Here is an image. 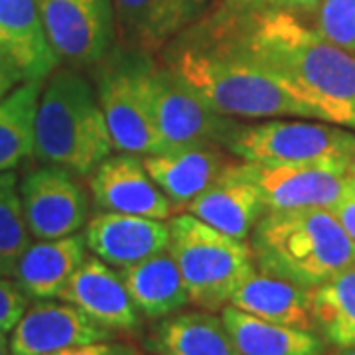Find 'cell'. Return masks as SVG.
Segmentation results:
<instances>
[{
	"mask_svg": "<svg viewBox=\"0 0 355 355\" xmlns=\"http://www.w3.org/2000/svg\"><path fill=\"white\" fill-rule=\"evenodd\" d=\"M178 38L164 53V64L221 114L231 119H318L310 105L257 65L184 34Z\"/></svg>",
	"mask_w": 355,
	"mask_h": 355,
	"instance_id": "obj_2",
	"label": "cell"
},
{
	"mask_svg": "<svg viewBox=\"0 0 355 355\" xmlns=\"http://www.w3.org/2000/svg\"><path fill=\"white\" fill-rule=\"evenodd\" d=\"M113 150L97 91L73 69H55L40 93L34 156L76 176H89Z\"/></svg>",
	"mask_w": 355,
	"mask_h": 355,
	"instance_id": "obj_4",
	"label": "cell"
},
{
	"mask_svg": "<svg viewBox=\"0 0 355 355\" xmlns=\"http://www.w3.org/2000/svg\"><path fill=\"white\" fill-rule=\"evenodd\" d=\"M64 302L77 306L91 320L111 331H132L140 326V312L135 306L119 268L87 257L60 296Z\"/></svg>",
	"mask_w": 355,
	"mask_h": 355,
	"instance_id": "obj_17",
	"label": "cell"
},
{
	"mask_svg": "<svg viewBox=\"0 0 355 355\" xmlns=\"http://www.w3.org/2000/svg\"><path fill=\"white\" fill-rule=\"evenodd\" d=\"M121 275L142 316L162 320L190 304L186 282L168 249L137 265L121 268Z\"/></svg>",
	"mask_w": 355,
	"mask_h": 355,
	"instance_id": "obj_22",
	"label": "cell"
},
{
	"mask_svg": "<svg viewBox=\"0 0 355 355\" xmlns=\"http://www.w3.org/2000/svg\"><path fill=\"white\" fill-rule=\"evenodd\" d=\"M266 211L334 209L355 190L352 166H261L247 162Z\"/></svg>",
	"mask_w": 355,
	"mask_h": 355,
	"instance_id": "obj_11",
	"label": "cell"
},
{
	"mask_svg": "<svg viewBox=\"0 0 355 355\" xmlns=\"http://www.w3.org/2000/svg\"><path fill=\"white\" fill-rule=\"evenodd\" d=\"M331 211L338 217V221L342 223L345 233L352 237V241L355 243V190L342 203H338Z\"/></svg>",
	"mask_w": 355,
	"mask_h": 355,
	"instance_id": "obj_31",
	"label": "cell"
},
{
	"mask_svg": "<svg viewBox=\"0 0 355 355\" xmlns=\"http://www.w3.org/2000/svg\"><path fill=\"white\" fill-rule=\"evenodd\" d=\"M46 36L60 62L99 64L116 36L113 0H36Z\"/></svg>",
	"mask_w": 355,
	"mask_h": 355,
	"instance_id": "obj_9",
	"label": "cell"
},
{
	"mask_svg": "<svg viewBox=\"0 0 355 355\" xmlns=\"http://www.w3.org/2000/svg\"><path fill=\"white\" fill-rule=\"evenodd\" d=\"M58 64L36 0H0V71L16 83H44Z\"/></svg>",
	"mask_w": 355,
	"mask_h": 355,
	"instance_id": "obj_13",
	"label": "cell"
},
{
	"mask_svg": "<svg viewBox=\"0 0 355 355\" xmlns=\"http://www.w3.org/2000/svg\"><path fill=\"white\" fill-rule=\"evenodd\" d=\"M142 81L166 150L182 146H227L235 130L241 127L235 119L221 114L203 101L166 64H156L146 58Z\"/></svg>",
	"mask_w": 355,
	"mask_h": 355,
	"instance_id": "obj_7",
	"label": "cell"
},
{
	"mask_svg": "<svg viewBox=\"0 0 355 355\" xmlns=\"http://www.w3.org/2000/svg\"><path fill=\"white\" fill-rule=\"evenodd\" d=\"M42 81L22 83L0 101V174L34 154V121Z\"/></svg>",
	"mask_w": 355,
	"mask_h": 355,
	"instance_id": "obj_26",
	"label": "cell"
},
{
	"mask_svg": "<svg viewBox=\"0 0 355 355\" xmlns=\"http://www.w3.org/2000/svg\"><path fill=\"white\" fill-rule=\"evenodd\" d=\"M83 237L91 253L121 270L166 251L170 227L162 219L101 211L85 223Z\"/></svg>",
	"mask_w": 355,
	"mask_h": 355,
	"instance_id": "obj_18",
	"label": "cell"
},
{
	"mask_svg": "<svg viewBox=\"0 0 355 355\" xmlns=\"http://www.w3.org/2000/svg\"><path fill=\"white\" fill-rule=\"evenodd\" d=\"M221 312L223 324L241 355H324L326 352L314 330L275 324L233 306H225Z\"/></svg>",
	"mask_w": 355,
	"mask_h": 355,
	"instance_id": "obj_23",
	"label": "cell"
},
{
	"mask_svg": "<svg viewBox=\"0 0 355 355\" xmlns=\"http://www.w3.org/2000/svg\"><path fill=\"white\" fill-rule=\"evenodd\" d=\"M85 237L73 233L60 239H38L20 257L14 280L36 300L58 298L67 280L87 259Z\"/></svg>",
	"mask_w": 355,
	"mask_h": 355,
	"instance_id": "obj_21",
	"label": "cell"
},
{
	"mask_svg": "<svg viewBox=\"0 0 355 355\" xmlns=\"http://www.w3.org/2000/svg\"><path fill=\"white\" fill-rule=\"evenodd\" d=\"M24 207L20 200V182L10 172L0 174V277H14L20 257L32 245Z\"/></svg>",
	"mask_w": 355,
	"mask_h": 355,
	"instance_id": "obj_27",
	"label": "cell"
},
{
	"mask_svg": "<svg viewBox=\"0 0 355 355\" xmlns=\"http://www.w3.org/2000/svg\"><path fill=\"white\" fill-rule=\"evenodd\" d=\"M227 148L245 162L261 166H352L355 132L340 125L266 121L237 128Z\"/></svg>",
	"mask_w": 355,
	"mask_h": 355,
	"instance_id": "obj_6",
	"label": "cell"
},
{
	"mask_svg": "<svg viewBox=\"0 0 355 355\" xmlns=\"http://www.w3.org/2000/svg\"><path fill=\"white\" fill-rule=\"evenodd\" d=\"M259 270L316 288L355 263V243L330 209L266 211L251 231Z\"/></svg>",
	"mask_w": 355,
	"mask_h": 355,
	"instance_id": "obj_3",
	"label": "cell"
},
{
	"mask_svg": "<svg viewBox=\"0 0 355 355\" xmlns=\"http://www.w3.org/2000/svg\"><path fill=\"white\" fill-rule=\"evenodd\" d=\"M116 36L130 51L156 53L211 8V0H113Z\"/></svg>",
	"mask_w": 355,
	"mask_h": 355,
	"instance_id": "obj_15",
	"label": "cell"
},
{
	"mask_svg": "<svg viewBox=\"0 0 355 355\" xmlns=\"http://www.w3.org/2000/svg\"><path fill=\"white\" fill-rule=\"evenodd\" d=\"M53 355H142L130 343L113 342V340H103V342L85 343V345H77V347H69L60 354Z\"/></svg>",
	"mask_w": 355,
	"mask_h": 355,
	"instance_id": "obj_30",
	"label": "cell"
},
{
	"mask_svg": "<svg viewBox=\"0 0 355 355\" xmlns=\"http://www.w3.org/2000/svg\"><path fill=\"white\" fill-rule=\"evenodd\" d=\"M168 227V253L182 272L191 304L207 312L223 310L243 280L257 270L251 245L209 227L191 214L172 217Z\"/></svg>",
	"mask_w": 355,
	"mask_h": 355,
	"instance_id": "obj_5",
	"label": "cell"
},
{
	"mask_svg": "<svg viewBox=\"0 0 355 355\" xmlns=\"http://www.w3.org/2000/svg\"><path fill=\"white\" fill-rule=\"evenodd\" d=\"M312 318L326 342L338 349H354L355 263L312 288Z\"/></svg>",
	"mask_w": 355,
	"mask_h": 355,
	"instance_id": "obj_25",
	"label": "cell"
},
{
	"mask_svg": "<svg viewBox=\"0 0 355 355\" xmlns=\"http://www.w3.org/2000/svg\"><path fill=\"white\" fill-rule=\"evenodd\" d=\"M188 214L229 237L247 241L266 214L263 191L249 176L247 162H229L216 182L186 207Z\"/></svg>",
	"mask_w": 355,
	"mask_h": 355,
	"instance_id": "obj_16",
	"label": "cell"
},
{
	"mask_svg": "<svg viewBox=\"0 0 355 355\" xmlns=\"http://www.w3.org/2000/svg\"><path fill=\"white\" fill-rule=\"evenodd\" d=\"M76 174L42 164L20 180V200L32 237L60 239L79 233L89 221V200Z\"/></svg>",
	"mask_w": 355,
	"mask_h": 355,
	"instance_id": "obj_10",
	"label": "cell"
},
{
	"mask_svg": "<svg viewBox=\"0 0 355 355\" xmlns=\"http://www.w3.org/2000/svg\"><path fill=\"white\" fill-rule=\"evenodd\" d=\"M154 347L160 355H241L223 318L207 310L164 318L154 331Z\"/></svg>",
	"mask_w": 355,
	"mask_h": 355,
	"instance_id": "obj_24",
	"label": "cell"
},
{
	"mask_svg": "<svg viewBox=\"0 0 355 355\" xmlns=\"http://www.w3.org/2000/svg\"><path fill=\"white\" fill-rule=\"evenodd\" d=\"M144 60L146 53L135 51L105 65L97 79V95L116 153L150 156L166 150L142 81Z\"/></svg>",
	"mask_w": 355,
	"mask_h": 355,
	"instance_id": "obj_8",
	"label": "cell"
},
{
	"mask_svg": "<svg viewBox=\"0 0 355 355\" xmlns=\"http://www.w3.org/2000/svg\"><path fill=\"white\" fill-rule=\"evenodd\" d=\"M352 178H354V182H355V160H354V164H352Z\"/></svg>",
	"mask_w": 355,
	"mask_h": 355,
	"instance_id": "obj_36",
	"label": "cell"
},
{
	"mask_svg": "<svg viewBox=\"0 0 355 355\" xmlns=\"http://www.w3.org/2000/svg\"><path fill=\"white\" fill-rule=\"evenodd\" d=\"M10 334L12 355H53L77 345L113 340L114 331L99 326L77 306L48 298L28 306Z\"/></svg>",
	"mask_w": 355,
	"mask_h": 355,
	"instance_id": "obj_12",
	"label": "cell"
},
{
	"mask_svg": "<svg viewBox=\"0 0 355 355\" xmlns=\"http://www.w3.org/2000/svg\"><path fill=\"white\" fill-rule=\"evenodd\" d=\"M30 306V296L8 277H0V330L12 331Z\"/></svg>",
	"mask_w": 355,
	"mask_h": 355,
	"instance_id": "obj_29",
	"label": "cell"
},
{
	"mask_svg": "<svg viewBox=\"0 0 355 355\" xmlns=\"http://www.w3.org/2000/svg\"><path fill=\"white\" fill-rule=\"evenodd\" d=\"M0 355H12L10 352V342L6 338V331L0 330Z\"/></svg>",
	"mask_w": 355,
	"mask_h": 355,
	"instance_id": "obj_34",
	"label": "cell"
},
{
	"mask_svg": "<svg viewBox=\"0 0 355 355\" xmlns=\"http://www.w3.org/2000/svg\"><path fill=\"white\" fill-rule=\"evenodd\" d=\"M316 30L338 48L355 53V0H324L318 6Z\"/></svg>",
	"mask_w": 355,
	"mask_h": 355,
	"instance_id": "obj_28",
	"label": "cell"
},
{
	"mask_svg": "<svg viewBox=\"0 0 355 355\" xmlns=\"http://www.w3.org/2000/svg\"><path fill=\"white\" fill-rule=\"evenodd\" d=\"M282 4H286L292 10H318V6L324 2V0H280Z\"/></svg>",
	"mask_w": 355,
	"mask_h": 355,
	"instance_id": "obj_32",
	"label": "cell"
},
{
	"mask_svg": "<svg viewBox=\"0 0 355 355\" xmlns=\"http://www.w3.org/2000/svg\"><path fill=\"white\" fill-rule=\"evenodd\" d=\"M148 174L174 207H188L231 162L217 146H182L142 156Z\"/></svg>",
	"mask_w": 355,
	"mask_h": 355,
	"instance_id": "obj_19",
	"label": "cell"
},
{
	"mask_svg": "<svg viewBox=\"0 0 355 355\" xmlns=\"http://www.w3.org/2000/svg\"><path fill=\"white\" fill-rule=\"evenodd\" d=\"M340 355H355V347L354 349H342V354Z\"/></svg>",
	"mask_w": 355,
	"mask_h": 355,
	"instance_id": "obj_35",
	"label": "cell"
},
{
	"mask_svg": "<svg viewBox=\"0 0 355 355\" xmlns=\"http://www.w3.org/2000/svg\"><path fill=\"white\" fill-rule=\"evenodd\" d=\"M184 36L257 65L318 119L355 130V53L328 42L280 0H221Z\"/></svg>",
	"mask_w": 355,
	"mask_h": 355,
	"instance_id": "obj_1",
	"label": "cell"
},
{
	"mask_svg": "<svg viewBox=\"0 0 355 355\" xmlns=\"http://www.w3.org/2000/svg\"><path fill=\"white\" fill-rule=\"evenodd\" d=\"M14 85H16V81H14L12 77L6 76L4 71H0V101H2L10 91H12Z\"/></svg>",
	"mask_w": 355,
	"mask_h": 355,
	"instance_id": "obj_33",
	"label": "cell"
},
{
	"mask_svg": "<svg viewBox=\"0 0 355 355\" xmlns=\"http://www.w3.org/2000/svg\"><path fill=\"white\" fill-rule=\"evenodd\" d=\"M229 306L275 324L314 330L312 288L259 268L233 292Z\"/></svg>",
	"mask_w": 355,
	"mask_h": 355,
	"instance_id": "obj_20",
	"label": "cell"
},
{
	"mask_svg": "<svg viewBox=\"0 0 355 355\" xmlns=\"http://www.w3.org/2000/svg\"><path fill=\"white\" fill-rule=\"evenodd\" d=\"M89 188L103 211L166 221L176 209L137 154L119 153L105 158L91 172Z\"/></svg>",
	"mask_w": 355,
	"mask_h": 355,
	"instance_id": "obj_14",
	"label": "cell"
}]
</instances>
